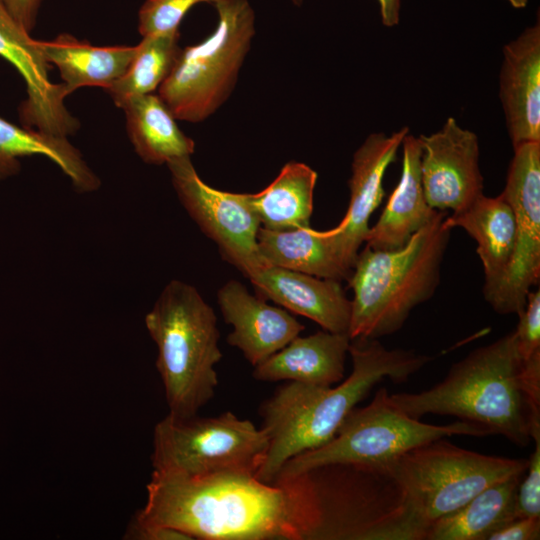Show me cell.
I'll list each match as a JSON object with an SVG mask.
<instances>
[{"label":"cell","mask_w":540,"mask_h":540,"mask_svg":"<svg viewBox=\"0 0 540 540\" xmlns=\"http://www.w3.org/2000/svg\"><path fill=\"white\" fill-rule=\"evenodd\" d=\"M350 375L336 387L288 381L265 400L259 413L268 449L255 477L274 483L286 462L319 448L337 433L347 415L383 378L406 381L433 358L411 350L387 349L378 339H352Z\"/></svg>","instance_id":"cell-2"},{"label":"cell","mask_w":540,"mask_h":540,"mask_svg":"<svg viewBox=\"0 0 540 540\" xmlns=\"http://www.w3.org/2000/svg\"><path fill=\"white\" fill-rule=\"evenodd\" d=\"M257 244L261 258L271 265L340 282L351 275L311 226L282 231L260 227Z\"/></svg>","instance_id":"cell-27"},{"label":"cell","mask_w":540,"mask_h":540,"mask_svg":"<svg viewBox=\"0 0 540 540\" xmlns=\"http://www.w3.org/2000/svg\"><path fill=\"white\" fill-rule=\"evenodd\" d=\"M513 150L501 194L514 211L515 247L499 282L483 292L499 314H519L540 278V142L523 143Z\"/></svg>","instance_id":"cell-11"},{"label":"cell","mask_w":540,"mask_h":540,"mask_svg":"<svg viewBox=\"0 0 540 540\" xmlns=\"http://www.w3.org/2000/svg\"><path fill=\"white\" fill-rule=\"evenodd\" d=\"M454 435L486 436L488 433L463 420L448 425L421 422L396 408L389 401L387 389L382 387L367 406L355 407L347 415L328 443L286 462L275 481L328 465L385 464L420 445Z\"/></svg>","instance_id":"cell-8"},{"label":"cell","mask_w":540,"mask_h":540,"mask_svg":"<svg viewBox=\"0 0 540 540\" xmlns=\"http://www.w3.org/2000/svg\"><path fill=\"white\" fill-rule=\"evenodd\" d=\"M140 521L203 540H316L321 509L310 473L264 483L253 474L153 471Z\"/></svg>","instance_id":"cell-1"},{"label":"cell","mask_w":540,"mask_h":540,"mask_svg":"<svg viewBox=\"0 0 540 540\" xmlns=\"http://www.w3.org/2000/svg\"><path fill=\"white\" fill-rule=\"evenodd\" d=\"M317 178L310 166L291 161L263 190L248 193L260 227L278 231L310 227Z\"/></svg>","instance_id":"cell-26"},{"label":"cell","mask_w":540,"mask_h":540,"mask_svg":"<svg viewBox=\"0 0 540 540\" xmlns=\"http://www.w3.org/2000/svg\"><path fill=\"white\" fill-rule=\"evenodd\" d=\"M167 166L180 202L200 230L215 242L221 257L245 277L264 263L257 244L260 222L248 193L209 186L196 172L190 157L172 160Z\"/></svg>","instance_id":"cell-12"},{"label":"cell","mask_w":540,"mask_h":540,"mask_svg":"<svg viewBox=\"0 0 540 540\" xmlns=\"http://www.w3.org/2000/svg\"><path fill=\"white\" fill-rule=\"evenodd\" d=\"M247 278L260 298L313 320L323 330L348 333L351 300L340 281L319 278L265 261Z\"/></svg>","instance_id":"cell-17"},{"label":"cell","mask_w":540,"mask_h":540,"mask_svg":"<svg viewBox=\"0 0 540 540\" xmlns=\"http://www.w3.org/2000/svg\"><path fill=\"white\" fill-rule=\"evenodd\" d=\"M218 24L202 42L181 49L158 88L178 120L201 122L230 96L255 34L247 0H217Z\"/></svg>","instance_id":"cell-7"},{"label":"cell","mask_w":540,"mask_h":540,"mask_svg":"<svg viewBox=\"0 0 540 540\" xmlns=\"http://www.w3.org/2000/svg\"><path fill=\"white\" fill-rule=\"evenodd\" d=\"M13 18L29 33L36 25L43 0H1Z\"/></svg>","instance_id":"cell-34"},{"label":"cell","mask_w":540,"mask_h":540,"mask_svg":"<svg viewBox=\"0 0 540 540\" xmlns=\"http://www.w3.org/2000/svg\"><path fill=\"white\" fill-rule=\"evenodd\" d=\"M499 97L513 148L540 142V25L503 46Z\"/></svg>","instance_id":"cell-18"},{"label":"cell","mask_w":540,"mask_h":540,"mask_svg":"<svg viewBox=\"0 0 540 540\" xmlns=\"http://www.w3.org/2000/svg\"><path fill=\"white\" fill-rule=\"evenodd\" d=\"M351 339L326 330L296 336L285 347L254 366L252 376L264 382L295 381L332 386L344 378Z\"/></svg>","instance_id":"cell-19"},{"label":"cell","mask_w":540,"mask_h":540,"mask_svg":"<svg viewBox=\"0 0 540 540\" xmlns=\"http://www.w3.org/2000/svg\"><path fill=\"white\" fill-rule=\"evenodd\" d=\"M524 474L487 487L461 508L433 522L425 540H488L516 519V494Z\"/></svg>","instance_id":"cell-25"},{"label":"cell","mask_w":540,"mask_h":540,"mask_svg":"<svg viewBox=\"0 0 540 540\" xmlns=\"http://www.w3.org/2000/svg\"><path fill=\"white\" fill-rule=\"evenodd\" d=\"M421 178L428 205L459 212L483 194L477 135L448 117L438 131L420 135Z\"/></svg>","instance_id":"cell-14"},{"label":"cell","mask_w":540,"mask_h":540,"mask_svg":"<svg viewBox=\"0 0 540 540\" xmlns=\"http://www.w3.org/2000/svg\"><path fill=\"white\" fill-rule=\"evenodd\" d=\"M0 57L22 76L27 98L19 107L24 127L67 138L79 128V121L68 111L64 84L49 80L47 62L39 41L30 37L0 0Z\"/></svg>","instance_id":"cell-15"},{"label":"cell","mask_w":540,"mask_h":540,"mask_svg":"<svg viewBox=\"0 0 540 540\" xmlns=\"http://www.w3.org/2000/svg\"><path fill=\"white\" fill-rule=\"evenodd\" d=\"M128 540H193L191 536L176 528L140 521L135 516L124 533Z\"/></svg>","instance_id":"cell-32"},{"label":"cell","mask_w":540,"mask_h":540,"mask_svg":"<svg viewBox=\"0 0 540 540\" xmlns=\"http://www.w3.org/2000/svg\"><path fill=\"white\" fill-rule=\"evenodd\" d=\"M382 23L386 27H393L399 23L401 0H378Z\"/></svg>","instance_id":"cell-35"},{"label":"cell","mask_w":540,"mask_h":540,"mask_svg":"<svg viewBox=\"0 0 540 540\" xmlns=\"http://www.w3.org/2000/svg\"><path fill=\"white\" fill-rule=\"evenodd\" d=\"M41 155L68 176L78 192H92L100 179L67 138L20 127L0 117V181L20 171V158Z\"/></svg>","instance_id":"cell-23"},{"label":"cell","mask_w":540,"mask_h":540,"mask_svg":"<svg viewBox=\"0 0 540 540\" xmlns=\"http://www.w3.org/2000/svg\"><path fill=\"white\" fill-rule=\"evenodd\" d=\"M145 326L157 347L168 414L197 415L218 386L215 367L222 352L214 310L194 286L171 280L146 314Z\"/></svg>","instance_id":"cell-5"},{"label":"cell","mask_w":540,"mask_h":540,"mask_svg":"<svg viewBox=\"0 0 540 540\" xmlns=\"http://www.w3.org/2000/svg\"><path fill=\"white\" fill-rule=\"evenodd\" d=\"M523 361L514 332L476 348L455 363L447 376L419 393L389 394L399 410L419 419L426 414L457 417L520 447L540 432V409L521 385Z\"/></svg>","instance_id":"cell-3"},{"label":"cell","mask_w":540,"mask_h":540,"mask_svg":"<svg viewBox=\"0 0 540 540\" xmlns=\"http://www.w3.org/2000/svg\"><path fill=\"white\" fill-rule=\"evenodd\" d=\"M447 213L437 211L395 250L359 251L347 280L353 291L350 339H378L400 330L411 311L435 293L450 240Z\"/></svg>","instance_id":"cell-4"},{"label":"cell","mask_w":540,"mask_h":540,"mask_svg":"<svg viewBox=\"0 0 540 540\" xmlns=\"http://www.w3.org/2000/svg\"><path fill=\"white\" fill-rule=\"evenodd\" d=\"M540 538V518H516L498 531L488 540H536Z\"/></svg>","instance_id":"cell-33"},{"label":"cell","mask_w":540,"mask_h":540,"mask_svg":"<svg viewBox=\"0 0 540 540\" xmlns=\"http://www.w3.org/2000/svg\"><path fill=\"white\" fill-rule=\"evenodd\" d=\"M535 448L526 468L524 479L520 480L516 494V518H540V434L532 437Z\"/></svg>","instance_id":"cell-31"},{"label":"cell","mask_w":540,"mask_h":540,"mask_svg":"<svg viewBox=\"0 0 540 540\" xmlns=\"http://www.w3.org/2000/svg\"><path fill=\"white\" fill-rule=\"evenodd\" d=\"M217 303L224 321L233 327L227 343L238 348L253 367L285 347L305 328L288 311L269 305L237 280H229L219 288Z\"/></svg>","instance_id":"cell-16"},{"label":"cell","mask_w":540,"mask_h":540,"mask_svg":"<svg viewBox=\"0 0 540 540\" xmlns=\"http://www.w3.org/2000/svg\"><path fill=\"white\" fill-rule=\"evenodd\" d=\"M408 133L409 127L405 126L390 135L371 133L364 140L351 163L346 214L336 227L319 231L341 265L351 273L368 234L370 217L385 196L383 179L386 170L396 160L398 149Z\"/></svg>","instance_id":"cell-13"},{"label":"cell","mask_w":540,"mask_h":540,"mask_svg":"<svg viewBox=\"0 0 540 540\" xmlns=\"http://www.w3.org/2000/svg\"><path fill=\"white\" fill-rule=\"evenodd\" d=\"M385 465L428 531L433 522L455 512L492 484L524 474L528 459L485 455L440 438Z\"/></svg>","instance_id":"cell-9"},{"label":"cell","mask_w":540,"mask_h":540,"mask_svg":"<svg viewBox=\"0 0 540 540\" xmlns=\"http://www.w3.org/2000/svg\"><path fill=\"white\" fill-rule=\"evenodd\" d=\"M217 0H146L139 10L138 30L142 37L178 30L185 14L201 2Z\"/></svg>","instance_id":"cell-29"},{"label":"cell","mask_w":540,"mask_h":540,"mask_svg":"<svg viewBox=\"0 0 540 540\" xmlns=\"http://www.w3.org/2000/svg\"><path fill=\"white\" fill-rule=\"evenodd\" d=\"M514 332L518 353L525 361L540 352V291H529Z\"/></svg>","instance_id":"cell-30"},{"label":"cell","mask_w":540,"mask_h":540,"mask_svg":"<svg viewBox=\"0 0 540 540\" xmlns=\"http://www.w3.org/2000/svg\"><path fill=\"white\" fill-rule=\"evenodd\" d=\"M515 8H523L528 0H507Z\"/></svg>","instance_id":"cell-36"},{"label":"cell","mask_w":540,"mask_h":540,"mask_svg":"<svg viewBox=\"0 0 540 540\" xmlns=\"http://www.w3.org/2000/svg\"><path fill=\"white\" fill-rule=\"evenodd\" d=\"M178 30L144 36L126 72L107 93L119 108L133 96L153 93L171 72L180 52Z\"/></svg>","instance_id":"cell-28"},{"label":"cell","mask_w":540,"mask_h":540,"mask_svg":"<svg viewBox=\"0 0 540 540\" xmlns=\"http://www.w3.org/2000/svg\"><path fill=\"white\" fill-rule=\"evenodd\" d=\"M120 108L125 113L131 144L144 162L167 165L193 154L194 141L180 130L176 118L158 94L133 96Z\"/></svg>","instance_id":"cell-24"},{"label":"cell","mask_w":540,"mask_h":540,"mask_svg":"<svg viewBox=\"0 0 540 540\" xmlns=\"http://www.w3.org/2000/svg\"><path fill=\"white\" fill-rule=\"evenodd\" d=\"M321 509L316 540H425L427 529L385 464L310 472Z\"/></svg>","instance_id":"cell-6"},{"label":"cell","mask_w":540,"mask_h":540,"mask_svg":"<svg viewBox=\"0 0 540 540\" xmlns=\"http://www.w3.org/2000/svg\"><path fill=\"white\" fill-rule=\"evenodd\" d=\"M445 223L451 229H464L476 241L485 274L483 292L492 289L505 273L515 247L516 222L511 205L502 194H482L465 209L447 215Z\"/></svg>","instance_id":"cell-21"},{"label":"cell","mask_w":540,"mask_h":540,"mask_svg":"<svg viewBox=\"0 0 540 540\" xmlns=\"http://www.w3.org/2000/svg\"><path fill=\"white\" fill-rule=\"evenodd\" d=\"M268 449L262 428L226 411L217 416L167 415L153 432V471L189 477L218 473L253 474Z\"/></svg>","instance_id":"cell-10"},{"label":"cell","mask_w":540,"mask_h":540,"mask_svg":"<svg viewBox=\"0 0 540 540\" xmlns=\"http://www.w3.org/2000/svg\"><path fill=\"white\" fill-rule=\"evenodd\" d=\"M402 172L376 224L369 228L365 246L373 250H395L428 224L438 210L425 198L421 178V144L407 134L402 141Z\"/></svg>","instance_id":"cell-20"},{"label":"cell","mask_w":540,"mask_h":540,"mask_svg":"<svg viewBox=\"0 0 540 540\" xmlns=\"http://www.w3.org/2000/svg\"><path fill=\"white\" fill-rule=\"evenodd\" d=\"M39 45L47 62L57 67L69 95L86 86L106 90L126 72L137 52V45L94 46L70 34Z\"/></svg>","instance_id":"cell-22"}]
</instances>
